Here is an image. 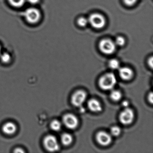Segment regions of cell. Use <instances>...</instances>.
<instances>
[{"instance_id": "cb8c5ba5", "label": "cell", "mask_w": 153, "mask_h": 153, "mask_svg": "<svg viewBox=\"0 0 153 153\" xmlns=\"http://www.w3.org/2000/svg\"><path fill=\"white\" fill-rule=\"evenodd\" d=\"M122 105L123 107H125V108H127L128 107L129 105V102L128 101H124L122 103Z\"/></svg>"}, {"instance_id": "8fae6325", "label": "cell", "mask_w": 153, "mask_h": 153, "mask_svg": "<svg viewBox=\"0 0 153 153\" xmlns=\"http://www.w3.org/2000/svg\"><path fill=\"white\" fill-rule=\"evenodd\" d=\"M2 131L7 135H12L16 133L17 130V126L15 123L9 122L5 123L2 126Z\"/></svg>"}, {"instance_id": "6da1fadb", "label": "cell", "mask_w": 153, "mask_h": 153, "mask_svg": "<svg viewBox=\"0 0 153 153\" xmlns=\"http://www.w3.org/2000/svg\"><path fill=\"white\" fill-rule=\"evenodd\" d=\"M117 83L115 75L112 73H107L99 79V85L104 90H109L113 89Z\"/></svg>"}, {"instance_id": "30bf717a", "label": "cell", "mask_w": 153, "mask_h": 153, "mask_svg": "<svg viewBox=\"0 0 153 153\" xmlns=\"http://www.w3.org/2000/svg\"><path fill=\"white\" fill-rule=\"evenodd\" d=\"M119 72L120 77L123 80H129L133 76L132 70L127 67L120 68L119 69Z\"/></svg>"}, {"instance_id": "44dd1931", "label": "cell", "mask_w": 153, "mask_h": 153, "mask_svg": "<svg viewBox=\"0 0 153 153\" xmlns=\"http://www.w3.org/2000/svg\"><path fill=\"white\" fill-rule=\"evenodd\" d=\"M121 132V129L118 126H114L111 129V133L112 136L117 137L120 135Z\"/></svg>"}, {"instance_id": "5bb4252c", "label": "cell", "mask_w": 153, "mask_h": 153, "mask_svg": "<svg viewBox=\"0 0 153 153\" xmlns=\"http://www.w3.org/2000/svg\"><path fill=\"white\" fill-rule=\"evenodd\" d=\"M9 3L15 8L23 7L25 3L26 0H8Z\"/></svg>"}, {"instance_id": "83f0119b", "label": "cell", "mask_w": 153, "mask_h": 153, "mask_svg": "<svg viewBox=\"0 0 153 153\" xmlns=\"http://www.w3.org/2000/svg\"><path fill=\"white\" fill-rule=\"evenodd\" d=\"M1 45H0V55H1Z\"/></svg>"}, {"instance_id": "52a82bcc", "label": "cell", "mask_w": 153, "mask_h": 153, "mask_svg": "<svg viewBox=\"0 0 153 153\" xmlns=\"http://www.w3.org/2000/svg\"><path fill=\"white\" fill-rule=\"evenodd\" d=\"M87 94L85 91L78 90L75 92L71 97V103L76 107H79L84 103L86 99Z\"/></svg>"}, {"instance_id": "2e32d148", "label": "cell", "mask_w": 153, "mask_h": 153, "mask_svg": "<svg viewBox=\"0 0 153 153\" xmlns=\"http://www.w3.org/2000/svg\"><path fill=\"white\" fill-rule=\"evenodd\" d=\"M51 127L53 130L56 131H59L61 128V123L59 120H54L51 123Z\"/></svg>"}, {"instance_id": "ac0fdd59", "label": "cell", "mask_w": 153, "mask_h": 153, "mask_svg": "<svg viewBox=\"0 0 153 153\" xmlns=\"http://www.w3.org/2000/svg\"><path fill=\"white\" fill-rule=\"evenodd\" d=\"M120 62L116 59H112L109 62V66L113 70L118 69L120 68Z\"/></svg>"}, {"instance_id": "484cf974", "label": "cell", "mask_w": 153, "mask_h": 153, "mask_svg": "<svg viewBox=\"0 0 153 153\" xmlns=\"http://www.w3.org/2000/svg\"><path fill=\"white\" fill-rule=\"evenodd\" d=\"M148 99L151 103H153V93H151L150 94H149L148 97Z\"/></svg>"}, {"instance_id": "9c48e42d", "label": "cell", "mask_w": 153, "mask_h": 153, "mask_svg": "<svg viewBox=\"0 0 153 153\" xmlns=\"http://www.w3.org/2000/svg\"><path fill=\"white\" fill-rule=\"evenodd\" d=\"M96 140L100 145L103 146L109 145L112 141L111 135L104 131H100L96 135Z\"/></svg>"}, {"instance_id": "ffe728a7", "label": "cell", "mask_w": 153, "mask_h": 153, "mask_svg": "<svg viewBox=\"0 0 153 153\" xmlns=\"http://www.w3.org/2000/svg\"><path fill=\"white\" fill-rule=\"evenodd\" d=\"M114 42L116 46H123L125 45L126 40L123 36H118L115 38Z\"/></svg>"}, {"instance_id": "3957f363", "label": "cell", "mask_w": 153, "mask_h": 153, "mask_svg": "<svg viewBox=\"0 0 153 153\" xmlns=\"http://www.w3.org/2000/svg\"><path fill=\"white\" fill-rule=\"evenodd\" d=\"M88 19V24L95 29H102L106 25L105 17L99 13H95L91 14Z\"/></svg>"}, {"instance_id": "7a4b0ae2", "label": "cell", "mask_w": 153, "mask_h": 153, "mask_svg": "<svg viewBox=\"0 0 153 153\" xmlns=\"http://www.w3.org/2000/svg\"><path fill=\"white\" fill-rule=\"evenodd\" d=\"M24 16L27 22L30 24H36L42 18L41 11L36 8L31 7L27 9L24 12Z\"/></svg>"}, {"instance_id": "d4e9b609", "label": "cell", "mask_w": 153, "mask_h": 153, "mask_svg": "<svg viewBox=\"0 0 153 153\" xmlns=\"http://www.w3.org/2000/svg\"><path fill=\"white\" fill-rule=\"evenodd\" d=\"M153 57H151V58H150V59H149L148 61L149 65V66H150V67H151V68H152V67H153Z\"/></svg>"}, {"instance_id": "d6986e66", "label": "cell", "mask_w": 153, "mask_h": 153, "mask_svg": "<svg viewBox=\"0 0 153 153\" xmlns=\"http://www.w3.org/2000/svg\"><path fill=\"white\" fill-rule=\"evenodd\" d=\"M77 24L81 27H85L88 24V19L84 17H79L77 20Z\"/></svg>"}, {"instance_id": "4fadbf2b", "label": "cell", "mask_w": 153, "mask_h": 153, "mask_svg": "<svg viewBox=\"0 0 153 153\" xmlns=\"http://www.w3.org/2000/svg\"><path fill=\"white\" fill-rule=\"evenodd\" d=\"M72 140H73V138L72 136L69 133H64L62 136V143L64 146H68L70 145Z\"/></svg>"}, {"instance_id": "4316f807", "label": "cell", "mask_w": 153, "mask_h": 153, "mask_svg": "<svg viewBox=\"0 0 153 153\" xmlns=\"http://www.w3.org/2000/svg\"><path fill=\"white\" fill-rule=\"evenodd\" d=\"M14 152H16V153H24L25 151L23 150V149L21 148H17L15 149Z\"/></svg>"}, {"instance_id": "e0dca14e", "label": "cell", "mask_w": 153, "mask_h": 153, "mask_svg": "<svg viewBox=\"0 0 153 153\" xmlns=\"http://www.w3.org/2000/svg\"><path fill=\"white\" fill-rule=\"evenodd\" d=\"M0 59L3 63H8L11 60V57L9 53L5 52L1 54Z\"/></svg>"}, {"instance_id": "7402d4cb", "label": "cell", "mask_w": 153, "mask_h": 153, "mask_svg": "<svg viewBox=\"0 0 153 153\" xmlns=\"http://www.w3.org/2000/svg\"><path fill=\"white\" fill-rule=\"evenodd\" d=\"M139 1V0H123L124 4L128 7L134 6Z\"/></svg>"}, {"instance_id": "603a6c76", "label": "cell", "mask_w": 153, "mask_h": 153, "mask_svg": "<svg viewBox=\"0 0 153 153\" xmlns=\"http://www.w3.org/2000/svg\"><path fill=\"white\" fill-rule=\"evenodd\" d=\"M27 1L32 5H36L40 2V0H27Z\"/></svg>"}, {"instance_id": "8992f818", "label": "cell", "mask_w": 153, "mask_h": 153, "mask_svg": "<svg viewBox=\"0 0 153 153\" xmlns=\"http://www.w3.org/2000/svg\"><path fill=\"white\" fill-rule=\"evenodd\" d=\"M134 118L133 111L130 108L125 109L121 113L120 115V120L122 124L128 125L133 121Z\"/></svg>"}, {"instance_id": "7c38bea8", "label": "cell", "mask_w": 153, "mask_h": 153, "mask_svg": "<svg viewBox=\"0 0 153 153\" xmlns=\"http://www.w3.org/2000/svg\"><path fill=\"white\" fill-rule=\"evenodd\" d=\"M88 106L91 111L95 112L101 111L102 110L101 103L96 99H90L88 103Z\"/></svg>"}, {"instance_id": "5b68a950", "label": "cell", "mask_w": 153, "mask_h": 153, "mask_svg": "<svg viewBox=\"0 0 153 153\" xmlns=\"http://www.w3.org/2000/svg\"><path fill=\"white\" fill-rule=\"evenodd\" d=\"M45 147L50 152H55L59 149V145L55 136L50 135L46 136L43 140Z\"/></svg>"}, {"instance_id": "9a60e30c", "label": "cell", "mask_w": 153, "mask_h": 153, "mask_svg": "<svg viewBox=\"0 0 153 153\" xmlns=\"http://www.w3.org/2000/svg\"><path fill=\"white\" fill-rule=\"evenodd\" d=\"M110 97H111V99L113 101H119L122 97L121 93L118 90H113L110 94Z\"/></svg>"}, {"instance_id": "277c9868", "label": "cell", "mask_w": 153, "mask_h": 153, "mask_svg": "<svg viewBox=\"0 0 153 153\" xmlns=\"http://www.w3.org/2000/svg\"><path fill=\"white\" fill-rule=\"evenodd\" d=\"M116 45L114 41L109 38H104L100 41L99 48L100 51L105 54H111L115 52Z\"/></svg>"}, {"instance_id": "ba28073f", "label": "cell", "mask_w": 153, "mask_h": 153, "mask_svg": "<svg viewBox=\"0 0 153 153\" xmlns=\"http://www.w3.org/2000/svg\"><path fill=\"white\" fill-rule=\"evenodd\" d=\"M63 123L68 128L73 129L78 125V120L74 114H68L63 116L62 119Z\"/></svg>"}]
</instances>
